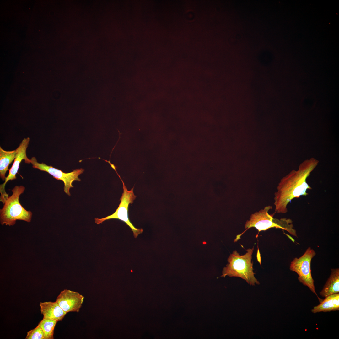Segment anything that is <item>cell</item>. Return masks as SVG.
Listing matches in <instances>:
<instances>
[{"label": "cell", "instance_id": "obj_15", "mask_svg": "<svg viewBox=\"0 0 339 339\" xmlns=\"http://www.w3.org/2000/svg\"><path fill=\"white\" fill-rule=\"evenodd\" d=\"M25 339H45L44 332L40 327L38 326L27 333Z\"/></svg>", "mask_w": 339, "mask_h": 339}, {"label": "cell", "instance_id": "obj_14", "mask_svg": "<svg viewBox=\"0 0 339 339\" xmlns=\"http://www.w3.org/2000/svg\"><path fill=\"white\" fill-rule=\"evenodd\" d=\"M58 321L43 318L39 323V325L43 330L45 339H53L54 330Z\"/></svg>", "mask_w": 339, "mask_h": 339}, {"label": "cell", "instance_id": "obj_11", "mask_svg": "<svg viewBox=\"0 0 339 339\" xmlns=\"http://www.w3.org/2000/svg\"><path fill=\"white\" fill-rule=\"evenodd\" d=\"M318 305L314 307L311 312L316 313L339 310V294L335 293L325 297Z\"/></svg>", "mask_w": 339, "mask_h": 339}, {"label": "cell", "instance_id": "obj_12", "mask_svg": "<svg viewBox=\"0 0 339 339\" xmlns=\"http://www.w3.org/2000/svg\"><path fill=\"white\" fill-rule=\"evenodd\" d=\"M339 292V269H332L330 275L320 292L323 297H326Z\"/></svg>", "mask_w": 339, "mask_h": 339}, {"label": "cell", "instance_id": "obj_5", "mask_svg": "<svg viewBox=\"0 0 339 339\" xmlns=\"http://www.w3.org/2000/svg\"><path fill=\"white\" fill-rule=\"evenodd\" d=\"M114 170L121 181L123 185V192L120 198V203L114 213L104 218H95V222L97 224H99L102 223L104 221L106 220L110 219H116L120 220L125 222L133 232L134 237L136 238L139 234L142 233L143 229L142 228L138 229L135 228L129 220L128 215L129 205L130 204H132L133 202V201L137 197L134 194V187L130 191L128 190L124 182L117 173L116 169L115 168Z\"/></svg>", "mask_w": 339, "mask_h": 339}, {"label": "cell", "instance_id": "obj_9", "mask_svg": "<svg viewBox=\"0 0 339 339\" xmlns=\"http://www.w3.org/2000/svg\"><path fill=\"white\" fill-rule=\"evenodd\" d=\"M84 297L77 292L64 289L57 296L56 301L66 313H78L82 307Z\"/></svg>", "mask_w": 339, "mask_h": 339}, {"label": "cell", "instance_id": "obj_8", "mask_svg": "<svg viewBox=\"0 0 339 339\" xmlns=\"http://www.w3.org/2000/svg\"><path fill=\"white\" fill-rule=\"evenodd\" d=\"M30 138H24L16 149V154L13 164L9 169V173L6 177L4 182L0 185V192L1 195L0 201L2 202L8 197V195L5 191V187L7 183L10 180L16 179V175L19 168L20 163L23 160H24L25 163H30V159L27 157L26 151L30 141Z\"/></svg>", "mask_w": 339, "mask_h": 339}, {"label": "cell", "instance_id": "obj_10", "mask_svg": "<svg viewBox=\"0 0 339 339\" xmlns=\"http://www.w3.org/2000/svg\"><path fill=\"white\" fill-rule=\"evenodd\" d=\"M41 314L43 318L58 321L62 320L67 313L61 308L57 303L45 302L40 304Z\"/></svg>", "mask_w": 339, "mask_h": 339}, {"label": "cell", "instance_id": "obj_13", "mask_svg": "<svg viewBox=\"0 0 339 339\" xmlns=\"http://www.w3.org/2000/svg\"><path fill=\"white\" fill-rule=\"evenodd\" d=\"M16 154V150L6 151L0 147V177L3 181L5 180V174L10 164L14 160Z\"/></svg>", "mask_w": 339, "mask_h": 339}, {"label": "cell", "instance_id": "obj_4", "mask_svg": "<svg viewBox=\"0 0 339 339\" xmlns=\"http://www.w3.org/2000/svg\"><path fill=\"white\" fill-rule=\"evenodd\" d=\"M272 209L271 206H266L264 208L251 214L249 220L245 223V229L247 230L254 227L259 233L272 228H279L286 230L292 235L297 237L291 219L286 218L280 219L274 218V214L270 215L268 213V211Z\"/></svg>", "mask_w": 339, "mask_h": 339}, {"label": "cell", "instance_id": "obj_3", "mask_svg": "<svg viewBox=\"0 0 339 339\" xmlns=\"http://www.w3.org/2000/svg\"><path fill=\"white\" fill-rule=\"evenodd\" d=\"M25 187L23 186H16L12 190L13 194L5 200L3 206L0 209L1 224L9 226L14 225L17 220L30 222L32 213L26 210L20 204L19 197L23 193Z\"/></svg>", "mask_w": 339, "mask_h": 339}, {"label": "cell", "instance_id": "obj_1", "mask_svg": "<svg viewBox=\"0 0 339 339\" xmlns=\"http://www.w3.org/2000/svg\"><path fill=\"white\" fill-rule=\"evenodd\" d=\"M318 163V160L314 158L304 160L298 170H292L281 179L277 188V191L274 193L276 213H287L288 205L292 200L308 195L306 190L312 188L306 180Z\"/></svg>", "mask_w": 339, "mask_h": 339}, {"label": "cell", "instance_id": "obj_6", "mask_svg": "<svg viewBox=\"0 0 339 339\" xmlns=\"http://www.w3.org/2000/svg\"><path fill=\"white\" fill-rule=\"evenodd\" d=\"M315 254V251L309 247L301 256L294 259L290 264V269L297 273L299 276L298 279L299 282L308 287L317 296L320 302L322 300L319 298L316 293L314 280L311 274V260Z\"/></svg>", "mask_w": 339, "mask_h": 339}, {"label": "cell", "instance_id": "obj_7", "mask_svg": "<svg viewBox=\"0 0 339 339\" xmlns=\"http://www.w3.org/2000/svg\"><path fill=\"white\" fill-rule=\"evenodd\" d=\"M30 161L34 168L46 172L54 178L62 181L64 183V191L69 196H71L70 188L73 187L72 183L74 181H80L81 179L78 176L84 171V169L80 168L74 170L70 173H65L51 165L48 166L43 163H38L35 157H32Z\"/></svg>", "mask_w": 339, "mask_h": 339}, {"label": "cell", "instance_id": "obj_2", "mask_svg": "<svg viewBox=\"0 0 339 339\" xmlns=\"http://www.w3.org/2000/svg\"><path fill=\"white\" fill-rule=\"evenodd\" d=\"M254 247L246 250V253L240 255L237 251H234L228 259V263L222 271L221 277H235L245 280L250 285L259 284L260 283L254 276L253 263L251 262Z\"/></svg>", "mask_w": 339, "mask_h": 339}]
</instances>
